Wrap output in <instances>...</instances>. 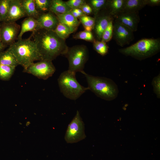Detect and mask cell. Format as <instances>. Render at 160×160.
Segmentation results:
<instances>
[{
    "label": "cell",
    "mask_w": 160,
    "mask_h": 160,
    "mask_svg": "<svg viewBox=\"0 0 160 160\" xmlns=\"http://www.w3.org/2000/svg\"><path fill=\"white\" fill-rule=\"evenodd\" d=\"M93 30L98 41H101L103 33L113 18L105 8L101 10L96 17Z\"/></svg>",
    "instance_id": "8fae6325"
},
{
    "label": "cell",
    "mask_w": 160,
    "mask_h": 160,
    "mask_svg": "<svg viewBox=\"0 0 160 160\" xmlns=\"http://www.w3.org/2000/svg\"><path fill=\"white\" fill-rule=\"evenodd\" d=\"M31 35L42 60L52 61L60 55H65L68 50L65 40L54 31L41 29Z\"/></svg>",
    "instance_id": "6da1fadb"
},
{
    "label": "cell",
    "mask_w": 160,
    "mask_h": 160,
    "mask_svg": "<svg viewBox=\"0 0 160 160\" xmlns=\"http://www.w3.org/2000/svg\"><path fill=\"white\" fill-rule=\"evenodd\" d=\"M1 26V25L0 24V29Z\"/></svg>",
    "instance_id": "74e56055"
},
{
    "label": "cell",
    "mask_w": 160,
    "mask_h": 160,
    "mask_svg": "<svg viewBox=\"0 0 160 160\" xmlns=\"http://www.w3.org/2000/svg\"><path fill=\"white\" fill-rule=\"evenodd\" d=\"M114 19L129 28L133 32L137 30L140 21L139 12H122Z\"/></svg>",
    "instance_id": "7c38bea8"
},
{
    "label": "cell",
    "mask_w": 160,
    "mask_h": 160,
    "mask_svg": "<svg viewBox=\"0 0 160 160\" xmlns=\"http://www.w3.org/2000/svg\"><path fill=\"white\" fill-rule=\"evenodd\" d=\"M26 16L36 19L40 14L37 10L34 0H21Z\"/></svg>",
    "instance_id": "44dd1931"
},
{
    "label": "cell",
    "mask_w": 160,
    "mask_h": 160,
    "mask_svg": "<svg viewBox=\"0 0 160 160\" xmlns=\"http://www.w3.org/2000/svg\"><path fill=\"white\" fill-rule=\"evenodd\" d=\"M11 0H0V19L4 22L7 17Z\"/></svg>",
    "instance_id": "83f0119b"
},
{
    "label": "cell",
    "mask_w": 160,
    "mask_h": 160,
    "mask_svg": "<svg viewBox=\"0 0 160 160\" xmlns=\"http://www.w3.org/2000/svg\"><path fill=\"white\" fill-rule=\"evenodd\" d=\"M30 124V122H29H29H27V123H26V125L27 126H28Z\"/></svg>",
    "instance_id": "8d00e7d4"
},
{
    "label": "cell",
    "mask_w": 160,
    "mask_h": 160,
    "mask_svg": "<svg viewBox=\"0 0 160 160\" xmlns=\"http://www.w3.org/2000/svg\"><path fill=\"white\" fill-rule=\"evenodd\" d=\"M93 46L95 50L102 56L105 55L108 52V47L106 43L102 41L95 40L93 42Z\"/></svg>",
    "instance_id": "4316f807"
},
{
    "label": "cell",
    "mask_w": 160,
    "mask_h": 160,
    "mask_svg": "<svg viewBox=\"0 0 160 160\" xmlns=\"http://www.w3.org/2000/svg\"><path fill=\"white\" fill-rule=\"evenodd\" d=\"M36 19L39 29H43L54 31L59 23L56 16L49 11L41 13Z\"/></svg>",
    "instance_id": "4fadbf2b"
},
{
    "label": "cell",
    "mask_w": 160,
    "mask_h": 160,
    "mask_svg": "<svg viewBox=\"0 0 160 160\" xmlns=\"http://www.w3.org/2000/svg\"><path fill=\"white\" fill-rule=\"evenodd\" d=\"M146 5L147 0H124L122 12H139Z\"/></svg>",
    "instance_id": "d6986e66"
},
{
    "label": "cell",
    "mask_w": 160,
    "mask_h": 160,
    "mask_svg": "<svg viewBox=\"0 0 160 160\" xmlns=\"http://www.w3.org/2000/svg\"><path fill=\"white\" fill-rule=\"evenodd\" d=\"M83 12L87 15H89L92 12V10L90 6L87 3L82 6L80 8Z\"/></svg>",
    "instance_id": "d6a6232c"
},
{
    "label": "cell",
    "mask_w": 160,
    "mask_h": 160,
    "mask_svg": "<svg viewBox=\"0 0 160 160\" xmlns=\"http://www.w3.org/2000/svg\"><path fill=\"white\" fill-rule=\"evenodd\" d=\"M66 2L72 9L80 8L82 6L86 3L84 0H69Z\"/></svg>",
    "instance_id": "1f68e13d"
},
{
    "label": "cell",
    "mask_w": 160,
    "mask_h": 160,
    "mask_svg": "<svg viewBox=\"0 0 160 160\" xmlns=\"http://www.w3.org/2000/svg\"><path fill=\"white\" fill-rule=\"evenodd\" d=\"M107 0H90L89 5L91 7L95 18L100 12L106 7Z\"/></svg>",
    "instance_id": "7402d4cb"
},
{
    "label": "cell",
    "mask_w": 160,
    "mask_h": 160,
    "mask_svg": "<svg viewBox=\"0 0 160 160\" xmlns=\"http://www.w3.org/2000/svg\"><path fill=\"white\" fill-rule=\"evenodd\" d=\"M31 35L28 38L18 40L8 48L15 57L19 65L26 69L36 60L42 59Z\"/></svg>",
    "instance_id": "7a4b0ae2"
},
{
    "label": "cell",
    "mask_w": 160,
    "mask_h": 160,
    "mask_svg": "<svg viewBox=\"0 0 160 160\" xmlns=\"http://www.w3.org/2000/svg\"><path fill=\"white\" fill-rule=\"evenodd\" d=\"M56 16L59 23L68 26L71 33L74 32L78 28L80 22L77 18L73 16L71 11Z\"/></svg>",
    "instance_id": "9a60e30c"
},
{
    "label": "cell",
    "mask_w": 160,
    "mask_h": 160,
    "mask_svg": "<svg viewBox=\"0 0 160 160\" xmlns=\"http://www.w3.org/2000/svg\"><path fill=\"white\" fill-rule=\"evenodd\" d=\"M16 67L0 64V79L9 80L13 75Z\"/></svg>",
    "instance_id": "603a6c76"
},
{
    "label": "cell",
    "mask_w": 160,
    "mask_h": 160,
    "mask_svg": "<svg viewBox=\"0 0 160 160\" xmlns=\"http://www.w3.org/2000/svg\"><path fill=\"white\" fill-rule=\"evenodd\" d=\"M37 10L40 13L49 11L51 0H34Z\"/></svg>",
    "instance_id": "484cf974"
},
{
    "label": "cell",
    "mask_w": 160,
    "mask_h": 160,
    "mask_svg": "<svg viewBox=\"0 0 160 160\" xmlns=\"http://www.w3.org/2000/svg\"><path fill=\"white\" fill-rule=\"evenodd\" d=\"M114 20V19H113L111 21L108 26L103 32L101 41L106 43L110 41L113 38Z\"/></svg>",
    "instance_id": "f1b7e54d"
},
{
    "label": "cell",
    "mask_w": 160,
    "mask_h": 160,
    "mask_svg": "<svg viewBox=\"0 0 160 160\" xmlns=\"http://www.w3.org/2000/svg\"><path fill=\"white\" fill-rule=\"evenodd\" d=\"M86 137L84 123L79 112L77 111L76 115L68 126L65 140L67 143H73L78 142Z\"/></svg>",
    "instance_id": "52a82bcc"
},
{
    "label": "cell",
    "mask_w": 160,
    "mask_h": 160,
    "mask_svg": "<svg viewBox=\"0 0 160 160\" xmlns=\"http://www.w3.org/2000/svg\"><path fill=\"white\" fill-rule=\"evenodd\" d=\"M84 75L88 84V88L97 96L106 100L115 99L119 92L117 84L112 79L105 77L94 76L81 72Z\"/></svg>",
    "instance_id": "3957f363"
},
{
    "label": "cell",
    "mask_w": 160,
    "mask_h": 160,
    "mask_svg": "<svg viewBox=\"0 0 160 160\" xmlns=\"http://www.w3.org/2000/svg\"><path fill=\"white\" fill-rule=\"evenodd\" d=\"M0 64L15 67L19 65L15 55L9 48L0 52Z\"/></svg>",
    "instance_id": "ffe728a7"
},
{
    "label": "cell",
    "mask_w": 160,
    "mask_h": 160,
    "mask_svg": "<svg viewBox=\"0 0 160 160\" xmlns=\"http://www.w3.org/2000/svg\"><path fill=\"white\" fill-rule=\"evenodd\" d=\"M124 0H108L106 8L114 19L123 10Z\"/></svg>",
    "instance_id": "e0dca14e"
},
{
    "label": "cell",
    "mask_w": 160,
    "mask_h": 160,
    "mask_svg": "<svg viewBox=\"0 0 160 160\" xmlns=\"http://www.w3.org/2000/svg\"><path fill=\"white\" fill-rule=\"evenodd\" d=\"M39 29V25L36 19L33 17H28L22 23L20 30L17 39H22L23 35L26 32L30 31L33 33Z\"/></svg>",
    "instance_id": "2e32d148"
},
{
    "label": "cell",
    "mask_w": 160,
    "mask_h": 160,
    "mask_svg": "<svg viewBox=\"0 0 160 160\" xmlns=\"http://www.w3.org/2000/svg\"><path fill=\"white\" fill-rule=\"evenodd\" d=\"M1 21V20H0V22Z\"/></svg>",
    "instance_id": "f35d334b"
},
{
    "label": "cell",
    "mask_w": 160,
    "mask_h": 160,
    "mask_svg": "<svg viewBox=\"0 0 160 160\" xmlns=\"http://www.w3.org/2000/svg\"><path fill=\"white\" fill-rule=\"evenodd\" d=\"M160 50L159 38L142 39L129 46L119 49V52L123 55L139 60L151 57Z\"/></svg>",
    "instance_id": "277c9868"
},
{
    "label": "cell",
    "mask_w": 160,
    "mask_h": 160,
    "mask_svg": "<svg viewBox=\"0 0 160 160\" xmlns=\"http://www.w3.org/2000/svg\"><path fill=\"white\" fill-rule=\"evenodd\" d=\"M20 26L15 22H3L0 29V40L6 47L10 46L17 39Z\"/></svg>",
    "instance_id": "9c48e42d"
},
{
    "label": "cell",
    "mask_w": 160,
    "mask_h": 160,
    "mask_svg": "<svg viewBox=\"0 0 160 160\" xmlns=\"http://www.w3.org/2000/svg\"><path fill=\"white\" fill-rule=\"evenodd\" d=\"M133 32L129 28L114 19L113 38L121 47L129 44L134 39Z\"/></svg>",
    "instance_id": "30bf717a"
},
{
    "label": "cell",
    "mask_w": 160,
    "mask_h": 160,
    "mask_svg": "<svg viewBox=\"0 0 160 160\" xmlns=\"http://www.w3.org/2000/svg\"><path fill=\"white\" fill-rule=\"evenodd\" d=\"M73 37L75 39H81L93 42L95 40L92 32L85 30L77 33Z\"/></svg>",
    "instance_id": "f546056e"
},
{
    "label": "cell",
    "mask_w": 160,
    "mask_h": 160,
    "mask_svg": "<svg viewBox=\"0 0 160 160\" xmlns=\"http://www.w3.org/2000/svg\"><path fill=\"white\" fill-rule=\"evenodd\" d=\"M79 18L85 30L91 31L93 30L95 21L94 17L85 15L79 17Z\"/></svg>",
    "instance_id": "cb8c5ba5"
},
{
    "label": "cell",
    "mask_w": 160,
    "mask_h": 160,
    "mask_svg": "<svg viewBox=\"0 0 160 160\" xmlns=\"http://www.w3.org/2000/svg\"><path fill=\"white\" fill-rule=\"evenodd\" d=\"M152 84L154 92L158 98L160 97V74L154 77L152 81Z\"/></svg>",
    "instance_id": "4dcf8cb0"
},
{
    "label": "cell",
    "mask_w": 160,
    "mask_h": 160,
    "mask_svg": "<svg viewBox=\"0 0 160 160\" xmlns=\"http://www.w3.org/2000/svg\"><path fill=\"white\" fill-rule=\"evenodd\" d=\"M5 47L0 40V52L3 51Z\"/></svg>",
    "instance_id": "d590c367"
},
{
    "label": "cell",
    "mask_w": 160,
    "mask_h": 160,
    "mask_svg": "<svg viewBox=\"0 0 160 160\" xmlns=\"http://www.w3.org/2000/svg\"><path fill=\"white\" fill-rule=\"evenodd\" d=\"M71 10L66 1L61 0H51L49 11L56 15L69 12Z\"/></svg>",
    "instance_id": "ac0fdd59"
},
{
    "label": "cell",
    "mask_w": 160,
    "mask_h": 160,
    "mask_svg": "<svg viewBox=\"0 0 160 160\" xmlns=\"http://www.w3.org/2000/svg\"><path fill=\"white\" fill-rule=\"evenodd\" d=\"M61 92L65 97L70 100H76L88 90L77 81L76 73L65 71L62 72L58 79Z\"/></svg>",
    "instance_id": "5b68a950"
},
{
    "label": "cell",
    "mask_w": 160,
    "mask_h": 160,
    "mask_svg": "<svg viewBox=\"0 0 160 160\" xmlns=\"http://www.w3.org/2000/svg\"><path fill=\"white\" fill-rule=\"evenodd\" d=\"M160 4V0H147V5L150 6H159Z\"/></svg>",
    "instance_id": "836d02e7"
},
{
    "label": "cell",
    "mask_w": 160,
    "mask_h": 160,
    "mask_svg": "<svg viewBox=\"0 0 160 160\" xmlns=\"http://www.w3.org/2000/svg\"><path fill=\"white\" fill-rule=\"evenodd\" d=\"M54 31L60 38L64 40L68 38L71 33L68 26L59 23Z\"/></svg>",
    "instance_id": "d4e9b609"
},
{
    "label": "cell",
    "mask_w": 160,
    "mask_h": 160,
    "mask_svg": "<svg viewBox=\"0 0 160 160\" xmlns=\"http://www.w3.org/2000/svg\"><path fill=\"white\" fill-rule=\"evenodd\" d=\"M55 71V68L52 61L42 60L34 63L23 72L45 80L52 76Z\"/></svg>",
    "instance_id": "ba28073f"
},
{
    "label": "cell",
    "mask_w": 160,
    "mask_h": 160,
    "mask_svg": "<svg viewBox=\"0 0 160 160\" xmlns=\"http://www.w3.org/2000/svg\"><path fill=\"white\" fill-rule=\"evenodd\" d=\"M25 16L26 15L22 6L21 0H11L7 15L4 22H15Z\"/></svg>",
    "instance_id": "5bb4252c"
},
{
    "label": "cell",
    "mask_w": 160,
    "mask_h": 160,
    "mask_svg": "<svg viewBox=\"0 0 160 160\" xmlns=\"http://www.w3.org/2000/svg\"><path fill=\"white\" fill-rule=\"evenodd\" d=\"M65 55L68 61L69 71L76 73L83 71L85 64L88 59V51L86 46L77 45L68 48Z\"/></svg>",
    "instance_id": "8992f818"
},
{
    "label": "cell",
    "mask_w": 160,
    "mask_h": 160,
    "mask_svg": "<svg viewBox=\"0 0 160 160\" xmlns=\"http://www.w3.org/2000/svg\"><path fill=\"white\" fill-rule=\"evenodd\" d=\"M71 12L73 16L77 18H79V17L82 16L79 13L76 11L74 9H72L71 11Z\"/></svg>",
    "instance_id": "e575fe53"
}]
</instances>
